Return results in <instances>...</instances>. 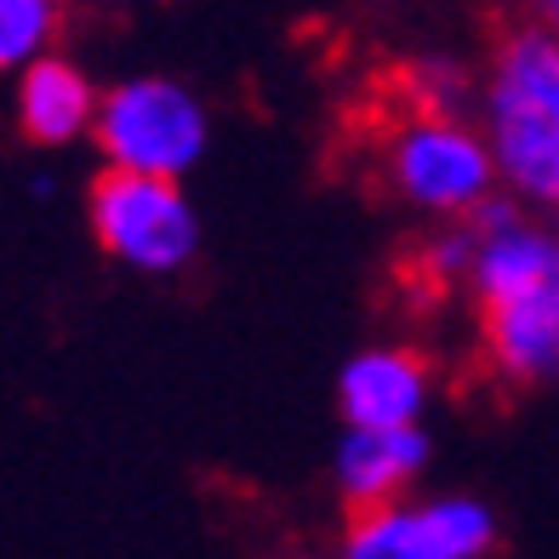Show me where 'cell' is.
I'll use <instances>...</instances> for the list:
<instances>
[{"mask_svg":"<svg viewBox=\"0 0 559 559\" xmlns=\"http://www.w3.org/2000/svg\"><path fill=\"white\" fill-rule=\"evenodd\" d=\"M92 235L115 263L138 274H177L189 269L200 246V223L177 177L109 166L92 183Z\"/></svg>","mask_w":559,"mask_h":559,"instance_id":"3","label":"cell"},{"mask_svg":"<svg viewBox=\"0 0 559 559\" xmlns=\"http://www.w3.org/2000/svg\"><path fill=\"white\" fill-rule=\"evenodd\" d=\"M348 428H405L428 405V371L412 348H366L337 377Z\"/></svg>","mask_w":559,"mask_h":559,"instance_id":"7","label":"cell"},{"mask_svg":"<svg viewBox=\"0 0 559 559\" xmlns=\"http://www.w3.org/2000/svg\"><path fill=\"white\" fill-rule=\"evenodd\" d=\"M497 520L474 497H440L428 508H354L343 559H486Z\"/></svg>","mask_w":559,"mask_h":559,"instance_id":"6","label":"cell"},{"mask_svg":"<svg viewBox=\"0 0 559 559\" xmlns=\"http://www.w3.org/2000/svg\"><path fill=\"white\" fill-rule=\"evenodd\" d=\"M92 132L104 143L109 166L155 171V177H183L206 155V109L183 81H166V74L120 81L97 104Z\"/></svg>","mask_w":559,"mask_h":559,"instance_id":"4","label":"cell"},{"mask_svg":"<svg viewBox=\"0 0 559 559\" xmlns=\"http://www.w3.org/2000/svg\"><path fill=\"white\" fill-rule=\"evenodd\" d=\"M468 280L479 292L486 354L508 383L559 377V240L531 223H497L474 235Z\"/></svg>","mask_w":559,"mask_h":559,"instance_id":"1","label":"cell"},{"mask_svg":"<svg viewBox=\"0 0 559 559\" xmlns=\"http://www.w3.org/2000/svg\"><path fill=\"white\" fill-rule=\"evenodd\" d=\"M97 104L104 97L92 92V81L81 69H74L69 58H35L17 69V126L29 143H74L81 132H92L97 126Z\"/></svg>","mask_w":559,"mask_h":559,"instance_id":"8","label":"cell"},{"mask_svg":"<svg viewBox=\"0 0 559 559\" xmlns=\"http://www.w3.org/2000/svg\"><path fill=\"white\" fill-rule=\"evenodd\" d=\"M428 440L417 423L405 428H348L337 445V491L354 508H383L423 474Z\"/></svg>","mask_w":559,"mask_h":559,"instance_id":"9","label":"cell"},{"mask_svg":"<svg viewBox=\"0 0 559 559\" xmlns=\"http://www.w3.org/2000/svg\"><path fill=\"white\" fill-rule=\"evenodd\" d=\"M491 148L508 189L559 206V23L508 29L486 86Z\"/></svg>","mask_w":559,"mask_h":559,"instance_id":"2","label":"cell"},{"mask_svg":"<svg viewBox=\"0 0 559 559\" xmlns=\"http://www.w3.org/2000/svg\"><path fill=\"white\" fill-rule=\"evenodd\" d=\"M63 7L58 0H0V69H23L52 52Z\"/></svg>","mask_w":559,"mask_h":559,"instance_id":"10","label":"cell"},{"mask_svg":"<svg viewBox=\"0 0 559 559\" xmlns=\"http://www.w3.org/2000/svg\"><path fill=\"white\" fill-rule=\"evenodd\" d=\"M497 148L491 138H474L451 115H417L405 120L389 143V183L412 200L417 212L468 217L497 183Z\"/></svg>","mask_w":559,"mask_h":559,"instance_id":"5","label":"cell"},{"mask_svg":"<svg viewBox=\"0 0 559 559\" xmlns=\"http://www.w3.org/2000/svg\"><path fill=\"white\" fill-rule=\"evenodd\" d=\"M514 7L525 17H537V23H559V0H514Z\"/></svg>","mask_w":559,"mask_h":559,"instance_id":"11","label":"cell"}]
</instances>
